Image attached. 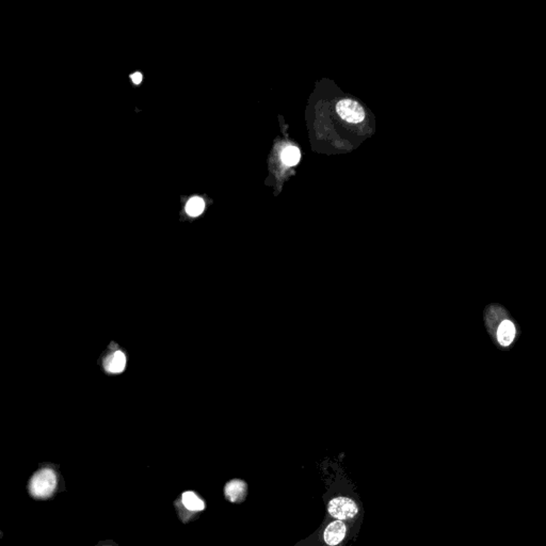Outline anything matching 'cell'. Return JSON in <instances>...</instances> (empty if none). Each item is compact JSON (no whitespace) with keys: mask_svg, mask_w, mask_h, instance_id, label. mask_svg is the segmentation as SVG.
Masks as SVG:
<instances>
[{"mask_svg":"<svg viewBox=\"0 0 546 546\" xmlns=\"http://www.w3.org/2000/svg\"><path fill=\"white\" fill-rule=\"evenodd\" d=\"M336 111L343 120L357 124L365 118V112L359 102L351 99H343L336 105Z\"/></svg>","mask_w":546,"mask_h":546,"instance_id":"3","label":"cell"},{"mask_svg":"<svg viewBox=\"0 0 546 546\" xmlns=\"http://www.w3.org/2000/svg\"><path fill=\"white\" fill-rule=\"evenodd\" d=\"M516 337V327L510 320H504L497 330V339L504 347H508L512 344Z\"/></svg>","mask_w":546,"mask_h":546,"instance_id":"5","label":"cell"},{"mask_svg":"<svg viewBox=\"0 0 546 546\" xmlns=\"http://www.w3.org/2000/svg\"><path fill=\"white\" fill-rule=\"evenodd\" d=\"M183 504L190 511H202L205 508L203 501L193 492H185L183 494Z\"/></svg>","mask_w":546,"mask_h":546,"instance_id":"8","label":"cell"},{"mask_svg":"<svg viewBox=\"0 0 546 546\" xmlns=\"http://www.w3.org/2000/svg\"><path fill=\"white\" fill-rule=\"evenodd\" d=\"M57 485L56 475L48 469L37 472L31 479L30 492L34 497L46 498L48 497Z\"/></svg>","mask_w":546,"mask_h":546,"instance_id":"1","label":"cell"},{"mask_svg":"<svg viewBox=\"0 0 546 546\" xmlns=\"http://www.w3.org/2000/svg\"><path fill=\"white\" fill-rule=\"evenodd\" d=\"M126 366V358L123 352L116 351L105 361V368L112 374H120Z\"/></svg>","mask_w":546,"mask_h":546,"instance_id":"7","label":"cell"},{"mask_svg":"<svg viewBox=\"0 0 546 546\" xmlns=\"http://www.w3.org/2000/svg\"><path fill=\"white\" fill-rule=\"evenodd\" d=\"M281 158L285 164L292 167V165H296L299 162L300 158H301V153H300L298 147L288 146L283 151Z\"/></svg>","mask_w":546,"mask_h":546,"instance_id":"9","label":"cell"},{"mask_svg":"<svg viewBox=\"0 0 546 546\" xmlns=\"http://www.w3.org/2000/svg\"><path fill=\"white\" fill-rule=\"evenodd\" d=\"M245 484L241 480H232L225 486V496L228 501L233 503L238 502L244 498L245 494Z\"/></svg>","mask_w":546,"mask_h":546,"instance_id":"6","label":"cell"},{"mask_svg":"<svg viewBox=\"0 0 546 546\" xmlns=\"http://www.w3.org/2000/svg\"><path fill=\"white\" fill-rule=\"evenodd\" d=\"M328 509L331 516L339 521L353 519L359 512L357 504L348 497L334 498L330 502Z\"/></svg>","mask_w":546,"mask_h":546,"instance_id":"2","label":"cell"},{"mask_svg":"<svg viewBox=\"0 0 546 546\" xmlns=\"http://www.w3.org/2000/svg\"><path fill=\"white\" fill-rule=\"evenodd\" d=\"M204 207H205V204L201 197H192L191 200H189V202L186 205V211L189 216L197 217L203 212Z\"/></svg>","mask_w":546,"mask_h":546,"instance_id":"10","label":"cell"},{"mask_svg":"<svg viewBox=\"0 0 546 546\" xmlns=\"http://www.w3.org/2000/svg\"><path fill=\"white\" fill-rule=\"evenodd\" d=\"M347 528L346 525L342 521H334L328 525V527L324 530L323 538L326 543L330 546L338 545L340 542L344 540L346 537Z\"/></svg>","mask_w":546,"mask_h":546,"instance_id":"4","label":"cell"},{"mask_svg":"<svg viewBox=\"0 0 546 546\" xmlns=\"http://www.w3.org/2000/svg\"><path fill=\"white\" fill-rule=\"evenodd\" d=\"M130 78H131V80L134 84H139L142 81V74L141 73H134L130 76Z\"/></svg>","mask_w":546,"mask_h":546,"instance_id":"11","label":"cell"}]
</instances>
